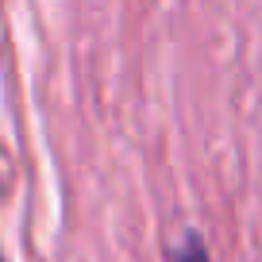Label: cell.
I'll return each instance as SVG.
<instances>
[{
	"instance_id": "6da1fadb",
	"label": "cell",
	"mask_w": 262,
	"mask_h": 262,
	"mask_svg": "<svg viewBox=\"0 0 262 262\" xmlns=\"http://www.w3.org/2000/svg\"><path fill=\"white\" fill-rule=\"evenodd\" d=\"M166 262H208V247H205V239L196 235V231H189L181 243L166 247Z\"/></svg>"
},
{
	"instance_id": "7a4b0ae2",
	"label": "cell",
	"mask_w": 262,
	"mask_h": 262,
	"mask_svg": "<svg viewBox=\"0 0 262 262\" xmlns=\"http://www.w3.org/2000/svg\"><path fill=\"white\" fill-rule=\"evenodd\" d=\"M0 262H4V254H0Z\"/></svg>"
}]
</instances>
